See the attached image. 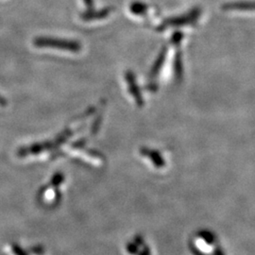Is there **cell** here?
Returning <instances> with one entry per match:
<instances>
[{"label": "cell", "instance_id": "2", "mask_svg": "<svg viewBox=\"0 0 255 255\" xmlns=\"http://www.w3.org/2000/svg\"><path fill=\"white\" fill-rule=\"evenodd\" d=\"M126 82H127L128 83V90L130 92L131 96L133 97L134 101H136L137 105L142 106L143 103H144V101H143L141 92H140L138 86H137L135 77H134V75H133L132 72L128 71L127 73H126Z\"/></svg>", "mask_w": 255, "mask_h": 255}, {"label": "cell", "instance_id": "8", "mask_svg": "<svg viewBox=\"0 0 255 255\" xmlns=\"http://www.w3.org/2000/svg\"><path fill=\"white\" fill-rule=\"evenodd\" d=\"M83 1L87 7V10L94 9V0H83Z\"/></svg>", "mask_w": 255, "mask_h": 255}, {"label": "cell", "instance_id": "5", "mask_svg": "<svg viewBox=\"0 0 255 255\" xmlns=\"http://www.w3.org/2000/svg\"><path fill=\"white\" fill-rule=\"evenodd\" d=\"M130 11L133 13V14H136V15H143L146 12V9H147V6L144 3H141V2H134L130 5L129 7Z\"/></svg>", "mask_w": 255, "mask_h": 255}, {"label": "cell", "instance_id": "4", "mask_svg": "<svg viewBox=\"0 0 255 255\" xmlns=\"http://www.w3.org/2000/svg\"><path fill=\"white\" fill-rule=\"evenodd\" d=\"M166 52H167V49H166L165 46H164L163 49L161 50L160 54L157 57L154 64H153V66H152V68H151V70H150V73H149L150 78H155V77L159 74V71L161 70V68H162V66H163V64H164V60H165V56H166Z\"/></svg>", "mask_w": 255, "mask_h": 255}, {"label": "cell", "instance_id": "6", "mask_svg": "<svg viewBox=\"0 0 255 255\" xmlns=\"http://www.w3.org/2000/svg\"><path fill=\"white\" fill-rule=\"evenodd\" d=\"M174 70H175L176 78L180 81L182 75V59H181V54L180 53H178L177 56H176L175 64H174Z\"/></svg>", "mask_w": 255, "mask_h": 255}, {"label": "cell", "instance_id": "1", "mask_svg": "<svg viewBox=\"0 0 255 255\" xmlns=\"http://www.w3.org/2000/svg\"><path fill=\"white\" fill-rule=\"evenodd\" d=\"M34 46L37 47L60 48L61 50H66L75 53L81 51L82 49V45L77 41L52 37H38L34 40Z\"/></svg>", "mask_w": 255, "mask_h": 255}, {"label": "cell", "instance_id": "3", "mask_svg": "<svg viewBox=\"0 0 255 255\" xmlns=\"http://www.w3.org/2000/svg\"><path fill=\"white\" fill-rule=\"evenodd\" d=\"M113 8H105V9H101V10H87L86 12L82 13V18L83 21H93V20H99V19H103L107 17L111 13Z\"/></svg>", "mask_w": 255, "mask_h": 255}, {"label": "cell", "instance_id": "7", "mask_svg": "<svg viewBox=\"0 0 255 255\" xmlns=\"http://www.w3.org/2000/svg\"><path fill=\"white\" fill-rule=\"evenodd\" d=\"M182 38V34L181 32H176V33H174L173 36L171 38V43L174 45H178L181 42Z\"/></svg>", "mask_w": 255, "mask_h": 255}]
</instances>
